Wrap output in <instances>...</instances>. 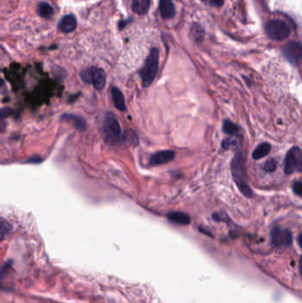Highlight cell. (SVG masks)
Returning a JSON list of instances; mask_svg holds the SVG:
<instances>
[{
	"mask_svg": "<svg viewBox=\"0 0 302 303\" xmlns=\"http://www.w3.org/2000/svg\"><path fill=\"white\" fill-rule=\"evenodd\" d=\"M231 174L234 179V182L240 192L245 197L253 196V192L249 186L245 173V165H244V158L241 152H238L234 158L232 159L231 164Z\"/></svg>",
	"mask_w": 302,
	"mask_h": 303,
	"instance_id": "obj_1",
	"label": "cell"
},
{
	"mask_svg": "<svg viewBox=\"0 0 302 303\" xmlns=\"http://www.w3.org/2000/svg\"><path fill=\"white\" fill-rule=\"evenodd\" d=\"M159 62H160V53L157 48H152L148 55L144 67L139 71V75L142 79L143 85L148 87L152 84L155 79L156 76L159 70Z\"/></svg>",
	"mask_w": 302,
	"mask_h": 303,
	"instance_id": "obj_2",
	"label": "cell"
},
{
	"mask_svg": "<svg viewBox=\"0 0 302 303\" xmlns=\"http://www.w3.org/2000/svg\"><path fill=\"white\" fill-rule=\"evenodd\" d=\"M103 135L105 141L109 145H116L121 141V131L120 123L116 116L107 113L103 123Z\"/></svg>",
	"mask_w": 302,
	"mask_h": 303,
	"instance_id": "obj_3",
	"label": "cell"
},
{
	"mask_svg": "<svg viewBox=\"0 0 302 303\" xmlns=\"http://www.w3.org/2000/svg\"><path fill=\"white\" fill-rule=\"evenodd\" d=\"M81 78L86 84L93 85L98 91L104 89L106 85V73L98 67H91L81 73Z\"/></svg>",
	"mask_w": 302,
	"mask_h": 303,
	"instance_id": "obj_4",
	"label": "cell"
},
{
	"mask_svg": "<svg viewBox=\"0 0 302 303\" xmlns=\"http://www.w3.org/2000/svg\"><path fill=\"white\" fill-rule=\"evenodd\" d=\"M265 31L272 40L283 41L288 37L291 30L287 23L281 20H272L267 23Z\"/></svg>",
	"mask_w": 302,
	"mask_h": 303,
	"instance_id": "obj_5",
	"label": "cell"
},
{
	"mask_svg": "<svg viewBox=\"0 0 302 303\" xmlns=\"http://www.w3.org/2000/svg\"><path fill=\"white\" fill-rule=\"evenodd\" d=\"M284 171L286 174H293L297 171L302 173V151L294 147L287 152L284 160Z\"/></svg>",
	"mask_w": 302,
	"mask_h": 303,
	"instance_id": "obj_6",
	"label": "cell"
},
{
	"mask_svg": "<svg viewBox=\"0 0 302 303\" xmlns=\"http://www.w3.org/2000/svg\"><path fill=\"white\" fill-rule=\"evenodd\" d=\"M271 242L276 247H286L292 244L293 236L288 229L275 227L271 231Z\"/></svg>",
	"mask_w": 302,
	"mask_h": 303,
	"instance_id": "obj_7",
	"label": "cell"
},
{
	"mask_svg": "<svg viewBox=\"0 0 302 303\" xmlns=\"http://www.w3.org/2000/svg\"><path fill=\"white\" fill-rule=\"evenodd\" d=\"M283 53L288 61L296 65L302 59V45L299 42H290L284 46Z\"/></svg>",
	"mask_w": 302,
	"mask_h": 303,
	"instance_id": "obj_8",
	"label": "cell"
},
{
	"mask_svg": "<svg viewBox=\"0 0 302 303\" xmlns=\"http://www.w3.org/2000/svg\"><path fill=\"white\" fill-rule=\"evenodd\" d=\"M176 157V152L172 150H163L153 153L149 160L151 166L164 165L173 161Z\"/></svg>",
	"mask_w": 302,
	"mask_h": 303,
	"instance_id": "obj_9",
	"label": "cell"
},
{
	"mask_svg": "<svg viewBox=\"0 0 302 303\" xmlns=\"http://www.w3.org/2000/svg\"><path fill=\"white\" fill-rule=\"evenodd\" d=\"M76 19L74 15L68 14L64 16L59 23V30L63 33H70L76 29Z\"/></svg>",
	"mask_w": 302,
	"mask_h": 303,
	"instance_id": "obj_10",
	"label": "cell"
},
{
	"mask_svg": "<svg viewBox=\"0 0 302 303\" xmlns=\"http://www.w3.org/2000/svg\"><path fill=\"white\" fill-rule=\"evenodd\" d=\"M160 12L163 19L173 18L176 14V7L172 0H160Z\"/></svg>",
	"mask_w": 302,
	"mask_h": 303,
	"instance_id": "obj_11",
	"label": "cell"
},
{
	"mask_svg": "<svg viewBox=\"0 0 302 303\" xmlns=\"http://www.w3.org/2000/svg\"><path fill=\"white\" fill-rule=\"evenodd\" d=\"M61 119L69 123H72L76 129L85 130L87 128L86 121L81 116L73 115V114H65L61 116Z\"/></svg>",
	"mask_w": 302,
	"mask_h": 303,
	"instance_id": "obj_12",
	"label": "cell"
},
{
	"mask_svg": "<svg viewBox=\"0 0 302 303\" xmlns=\"http://www.w3.org/2000/svg\"><path fill=\"white\" fill-rule=\"evenodd\" d=\"M111 94L115 107L120 111H125L126 103H125L124 96L122 92L117 87H113L111 89Z\"/></svg>",
	"mask_w": 302,
	"mask_h": 303,
	"instance_id": "obj_13",
	"label": "cell"
},
{
	"mask_svg": "<svg viewBox=\"0 0 302 303\" xmlns=\"http://www.w3.org/2000/svg\"><path fill=\"white\" fill-rule=\"evenodd\" d=\"M167 217L170 222L181 224V225H188L191 223L190 216L185 213H182V212H171V213L168 214Z\"/></svg>",
	"mask_w": 302,
	"mask_h": 303,
	"instance_id": "obj_14",
	"label": "cell"
},
{
	"mask_svg": "<svg viewBox=\"0 0 302 303\" xmlns=\"http://www.w3.org/2000/svg\"><path fill=\"white\" fill-rule=\"evenodd\" d=\"M131 6L135 14L144 15L150 9V0H132Z\"/></svg>",
	"mask_w": 302,
	"mask_h": 303,
	"instance_id": "obj_15",
	"label": "cell"
},
{
	"mask_svg": "<svg viewBox=\"0 0 302 303\" xmlns=\"http://www.w3.org/2000/svg\"><path fill=\"white\" fill-rule=\"evenodd\" d=\"M37 14L42 18H52L54 14V7L46 2H41L37 6Z\"/></svg>",
	"mask_w": 302,
	"mask_h": 303,
	"instance_id": "obj_16",
	"label": "cell"
},
{
	"mask_svg": "<svg viewBox=\"0 0 302 303\" xmlns=\"http://www.w3.org/2000/svg\"><path fill=\"white\" fill-rule=\"evenodd\" d=\"M271 150V145L269 143H262L259 147L255 148L253 152V158L254 160H260L266 156Z\"/></svg>",
	"mask_w": 302,
	"mask_h": 303,
	"instance_id": "obj_17",
	"label": "cell"
},
{
	"mask_svg": "<svg viewBox=\"0 0 302 303\" xmlns=\"http://www.w3.org/2000/svg\"><path fill=\"white\" fill-rule=\"evenodd\" d=\"M222 129L224 133L231 135V136H235L240 131V128L238 127V125H236L234 122L229 120L224 121Z\"/></svg>",
	"mask_w": 302,
	"mask_h": 303,
	"instance_id": "obj_18",
	"label": "cell"
},
{
	"mask_svg": "<svg viewBox=\"0 0 302 303\" xmlns=\"http://www.w3.org/2000/svg\"><path fill=\"white\" fill-rule=\"evenodd\" d=\"M191 37L197 41V42H200V41L203 39L204 37V30L203 28L200 26V24L195 23L192 25V27L191 29Z\"/></svg>",
	"mask_w": 302,
	"mask_h": 303,
	"instance_id": "obj_19",
	"label": "cell"
},
{
	"mask_svg": "<svg viewBox=\"0 0 302 303\" xmlns=\"http://www.w3.org/2000/svg\"><path fill=\"white\" fill-rule=\"evenodd\" d=\"M0 232H1V241H4L5 237L9 233L10 231L12 230V226L10 225L8 222H6L5 220L1 219V226H0Z\"/></svg>",
	"mask_w": 302,
	"mask_h": 303,
	"instance_id": "obj_20",
	"label": "cell"
},
{
	"mask_svg": "<svg viewBox=\"0 0 302 303\" xmlns=\"http://www.w3.org/2000/svg\"><path fill=\"white\" fill-rule=\"evenodd\" d=\"M276 170V161L274 159H270L266 161L264 166V170L268 173L274 172Z\"/></svg>",
	"mask_w": 302,
	"mask_h": 303,
	"instance_id": "obj_21",
	"label": "cell"
},
{
	"mask_svg": "<svg viewBox=\"0 0 302 303\" xmlns=\"http://www.w3.org/2000/svg\"><path fill=\"white\" fill-rule=\"evenodd\" d=\"M238 146V141L234 138H228L222 141V147L224 149H233L234 147Z\"/></svg>",
	"mask_w": 302,
	"mask_h": 303,
	"instance_id": "obj_22",
	"label": "cell"
},
{
	"mask_svg": "<svg viewBox=\"0 0 302 303\" xmlns=\"http://www.w3.org/2000/svg\"><path fill=\"white\" fill-rule=\"evenodd\" d=\"M293 191L295 194L302 196V182H296L293 183Z\"/></svg>",
	"mask_w": 302,
	"mask_h": 303,
	"instance_id": "obj_23",
	"label": "cell"
},
{
	"mask_svg": "<svg viewBox=\"0 0 302 303\" xmlns=\"http://www.w3.org/2000/svg\"><path fill=\"white\" fill-rule=\"evenodd\" d=\"M208 1H209L210 5L220 7V6H222V5H223V3H224L225 0H208Z\"/></svg>",
	"mask_w": 302,
	"mask_h": 303,
	"instance_id": "obj_24",
	"label": "cell"
},
{
	"mask_svg": "<svg viewBox=\"0 0 302 303\" xmlns=\"http://www.w3.org/2000/svg\"><path fill=\"white\" fill-rule=\"evenodd\" d=\"M297 241L298 244L300 245V247L302 248V232L301 234H300V235H299V236H298Z\"/></svg>",
	"mask_w": 302,
	"mask_h": 303,
	"instance_id": "obj_25",
	"label": "cell"
},
{
	"mask_svg": "<svg viewBox=\"0 0 302 303\" xmlns=\"http://www.w3.org/2000/svg\"><path fill=\"white\" fill-rule=\"evenodd\" d=\"M300 272H301V275L302 276V256L300 260Z\"/></svg>",
	"mask_w": 302,
	"mask_h": 303,
	"instance_id": "obj_26",
	"label": "cell"
}]
</instances>
